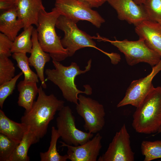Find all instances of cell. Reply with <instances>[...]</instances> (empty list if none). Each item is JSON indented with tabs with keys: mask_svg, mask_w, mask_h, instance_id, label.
<instances>
[{
	"mask_svg": "<svg viewBox=\"0 0 161 161\" xmlns=\"http://www.w3.org/2000/svg\"><path fill=\"white\" fill-rule=\"evenodd\" d=\"M41 86L38 88V96L31 109L25 111L21 118L25 124L39 140L47 133L48 125L56 112L64 106V101L58 99L53 94L47 95Z\"/></svg>",
	"mask_w": 161,
	"mask_h": 161,
	"instance_id": "cell-1",
	"label": "cell"
},
{
	"mask_svg": "<svg viewBox=\"0 0 161 161\" xmlns=\"http://www.w3.org/2000/svg\"><path fill=\"white\" fill-rule=\"evenodd\" d=\"M55 69H48L45 71L47 80H49L57 85L61 91L64 97L67 101L77 104L78 103V95L84 93L87 95L92 93L90 86L86 85L83 86L84 91H81L77 87L75 82L76 77L81 74H84L90 70L92 60L87 62L85 69H80L77 64L72 62L70 65L65 66L60 62L52 60Z\"/></svg>",
	"mask_w": 161,
	"mask_h": 161,
	"instance_id": "cell-2",
	"label": "cell"
},
{
	"mask_svg": "<svg viewBox=\"0 0 161 161\" xmlns=\"http://www.w3.org/2000/svg\"><path fill=\"white\" fill-rule=\"evenodd\" d=\"M61 15L55 7L49 12L45 9L41 10L36 29L38 42L41 48L49 54L52 60L59 62L69 57L67 50L61 44V37L57 35L55 30L57 19Z\"/></svg>",
	"mask_w": 161,
	"mask_h": 161,
	"instance_id": "cell-3",
	"label": "cell"
},
{
	"mask_svg": "<svg viewBox=\"0 0 161 161\" xmlns=\"http://www.w3.org/2000/svg\"><path fill=\"white\" fill-rule=\"evenodd\" d=\"M132 127L145 134L157 133L161 125V86L154 87L133 115Z\"/></svg>",
	"mask_w": 161,
	"mask_h": 161,
	"instance_id": "cell-4",
	"label": "cell"
},
{
	"mask_svg": "<svg viewBox=\"0 0 161 161\" xmlns=\"http://www.w3.org/2000/svg\"><path fill=\"white\" fill-rule=\"evenodd\" d=\"M100 40L109 42L117 47L124 54L127 64L130 66L143 62L153 67L161 59V55L149 48L144 41L140 38L136 41H130L127 39L121 41H111L102 38Z\"/></svg>",
	"mask_w": 161,
	"mask_h": 161,
	"instance_id": "cell-5",
	"label": "cell"
},
{
	"mask_svg": "<svg viewBox=\"0 0 161 161\" xmlns=\"http://www.w3.org/2000/svg\"><path fill=\"white\" fill-rule=\"evenodd\" d=\"M55 27L64 33L61 39L63 47L66 49L69 57L72 56L80 49L86 47H96V44L93 37L79 29L76 23L64 15L58 18Z\"/></svg>",
	"mask_w": 161,
	"mask_h": 161,
	"instance_id": "cell-6",
	"label": "cell"
},
{
	"mask_svg": "<svg viewBox=\"0 0 161 161\" xmlns=\"http://www.w3.org/2000/svg\"><path fill=\"white\" fill-rule=\"evenodd\" d=\"M57 131L63 142L74 146L81 145L93 138L94 134L78 129L71 108L64 106L59 111L56 119Z\"/></svg>",
	"mask_w": 161,
	"mask_h": 161,
	"instance_id": "cell-7",
	"label": "cell"
},
{
	"mask_svg": "<svg viewBox=\"0 0 161 161\" xmlns=\"http://www.w3.org/2000/svg\"><path fill=\"white\" fill-rule=\"evenodd\" d=\"M76 109L83 119V127L86 131L94 134L102 130L105 123V112L102 104L91 98L79 95Z\"/></svg>",
	"mask_w": 161,
	"mask_h": 161,
	"instance_id": "cell-8",
	"label": "cell"
},
{
	"mask_svg": "<svg viewBox=\"0 0 161 161\" xmlns=\"http://www.w3.org/2000/svg\"><path fill=\"white\" fill-rule=\"evenodd\" d=\"M55 6L61 15L76 23L80 21H86L99 28L105 22V19L97 11L78 0H56Z\"/></svg>",
	"mask_w": 161,
	"mask_h": 161,
	"instance_id": "cell-9",
	"label": "cell"
},
{
	"mask_svg": "<svg viewBox=\"0 0 161 161\" xmlns=\"http://www.w3.org/2000/svg\"><path fill=\"white\" fill-rule=\"evenodd\" d=\"M161 71V59L152 67L151 72L146 76L133 81L127 89L124 97L117 105V107L130 105L137 108L154 87L152 81Z\"/></svg>",
	"mask_w": 161,
	"mask_h": 161,
	"instance_id": "cell-10",
	"label": "cell"
},
{
	"mask_svg": "<svg viewBox=\"0 0 161 161\" xmlns=\"http://www.w3.org/2000/svg\"><path fill=\"white\" fill-rule=\"evenodd\" d=\"M130 136L124 124L116 133L106 151L98 161H133L134 153L130 145Z\"/></svg>",
	"mask_w": 161,
	"mask_h": 161,
	"instance_id": "cell-11",
	"label": "cell"
},
{
	"mask_svg": "<svg viewBox=\"0 0 161 161\" xmlns=\"http://www.w3.org/2000/svg\"><path fill=\"white\" fill-rule=\"evenodd\" d=\"M102 136L97 133L93 137L82 145H69L61 141V146L67 148L68 159L71 161H96L102 145Z\"/></svg>",
	"mask_w": 161,
	"mask_h": 161,
	"instance_id": "cell-12",
	"label": "cell"
},
{
	"mask_svg": "<svg viewBox=\"0 0 161 161\" xmlns=\"http://www.w3.org/2000/svg\"><path fill=\"white\" fill-rule=\"evenodd\" d=\"M117 12L119 19L135 26L148 20L143 5L136 4L133 0H107Z\"/></svg>",
	"mask_w": 161,
	"mask_h": 161,
	"instance_id": "cell-13",
	"label": "cell"
},
{
	"mask_svg": "<svg viewBox=\"0 0 161 161\" xmlns=\"http://www.w3.org/2000/svg\"><path fill=\"white\" fill-rule=\"evenodd\" d=\"M136 33L149 48L161 55V28L158 22L145 20L135 26Z\"/></svg>",
	"mask_w": 161,
	"mask_h": 161,
	"instance_id": "cell-14",
	"label": "cell"
},
{
	"mask_svg": "<svg viewBox=\"0 0 161 161\" xmlns=\"http://www.w3.org/2000/svg\"><path fill=\"white\" fill-rule=\"evenodd\" d=\"M18 18L23 21L25 29L30 26L38 25L40 12L45 9L42 0H16Z\"/></svg>",
	"mask_w": 161,
	"mask_h": 161,
	"instance_id": "cell-15",
	"label": "cell"
},
{
	"mask_svg": "<svg viewBox=\"0 0 161 161\" xmlns=\"http://www.w3.org/2000/svg\"><path fill=\"white\" fill-rule=\"evenodd\" d=\"M32 46L31 55L28 58L30 66L35 69L37 74L41 83V86L44 89L47 88L44 75L45 64L49 62L50 56L44 52L41 47L38 40L36 29L34 28L32 35Z\"/></svg>",
	"mask_w": 161,
	"mask_h": 161,
	"instance_id": "cell-16",
	"label": "cell"
},
{
	"mask_svg": "<svg viewBox=\"0 0 161 161\" xmlns=\"http://www.w3.org/2000/svg\"><path fill=\"white\" fill-rule=\"evenodd\" d=\"M24 24L19 19L16 7L2 11L0 15V31L13 41Z\"/></svg>",
	"mask_w": 161,
	"mask_h": 161,
	"instance_id": "cell-17",
	"label": "cell"
},
{
	"mask_svg": "<svg viewBox=\"0 0 161 161\" xmlns=\"http://www.w3.org/2000/svg\"><path fill=\"white\" fill-rule=\"evenodd\" d=\"M28 130L25 124L11 120L0 109V133L20 143Z\"/></svg>",
	"mask_w": 161,
	"mask_h": 161,
	"instance_id": "cell-18",
	"label": "cell"
},
{
	"mask_svg": "<svg viewBox=\"0 0 161 161\" xmlns=\"http://www.w3.org/2000/svg\"><path fill=\"white\" fill-rule=\"evenodd\" d=\"M36 83L24 80L20 81L17 85L19 92L18 104L24 108L25 111H28L31 109L36 95L38 94V88Z\"/></svg>",
	"mask_w": 161,
	"mask_h": 161,
	"instance_id": "cell-19",
	"label": "cell"
},
{
	"mask_svg": "<svg viewBox=\"0 0 161 161\" xmlns=\"http://www.w3.org/2000/svg\"><path fill=\"white\" fill-rule=\"evenodd\" d=\"M39 140L35 135L28 130L11 156L9 161H30L27 154L29 149L32 145Z\"/></svg>",
	"mask_w": 161,
	"mask_h": 161,
	"instance_id": "cell-20",
	"label": "cell"
},
{
	"mask_svg": "<svg viewBox=\"0 0 161 161\" xmlns=\"http://www.w3.org/2000/svg\"><path fill=\"white\" fill-rule=\"evenodd\" d=\"M34 28L32 25L30 26L16 37L13 41L12 53H31L32 46L31 37Z\"/></svg>",
	"mask_w": 161,
	"mask_h": 161,
	"instance_id": "cell-21",
	"label": "cell"
},
{
	"mask_svg": "<svg viewBox=\"0 0 161 161\" xmlns=\"http://www.w3.org/2000/svg\"><path fill=\"white\" fill-rule=\"evenodd\" d=\"M51 139L50 144L47 151L40 152L41 161H66L68 159L67 154L61 155L57 149V143L60 137L57 130L54 126L51 128Z\"/></svg>",
	"mask_w": 161,
	"mask_h": 161,
	"instance_id": "cell-22",
	"label": "cell"
},
{
	"mask_svg": "<svg viewBox=\"0 0 161 161\" xmlns=\"http://www.w3.org/2000/svg\"><path fill=\"white\" fill-rule=\"evenodd\" d=\"M26 53H14L12 55L13 58L17 63V66L21 70L24 75V80L37 83L39 81L38 76L30 67L28 58Z\"/></svg>",
	"mask_w": 161,
	"mask_h": 161,
	"instance_id": "cell-23",
	"label": "cell"
},
{
	"mask_svg": "<svg viewBox=\"0 0 161 161\" xmlns=\"http://www.w3.org/2000/svg\"><path fill=\"white\" fill-rule=\"evenodd\" d=\"M144 161H151L161 158V140L153 141H143L141 145Z\"/></svg>",
	"mask_w": 161,
	"mask_h": 161,
	"instance_id": "cell-24",
	"label": "cell"
},
{
	"mask_svg": "<svg viewBox=\"0 0 161 161\" xmlns=\"http://www.w3.org/2000/svg\"><path fill=\"white\" fill-rule=\"evenodd\" d=\"M19 143L0 133V161H9L11 156Z\"/></svg>",
	"mask_w": 161,
	"mask_h": 161,
	"instance_id": "cell-25",
	"label": "cell"
},
{
	"mask_svg": "<svg viewBox=\"0 0 161 161\" xmlns=\"http://www.w3.org/2000/svg\"><path fill=\"white\" fill-rule=\"evenodd\" d=\"M14 64L8 57H0V85L12 79L15 76Z\"/></svg>",
	"mask_w": 161,
	"mask_h": 161,
	"instance_id": "cell-26",
	"label": "cell"
},
{
	"mask_svg": "<svg viewBox=\"0 0 161 161\" xmlns=\"http://www.w3.org/2000/svg\"><path fill=\"white\" fill-rule=\"evenodd\" d=\"M143 6L148 20L161 22V0H147Z\"/></svg>",
	"mask_w": 161,
	"mask_h": 161,
	"instance_id": "cell-27",
	"label": "cell"
},
{
	"mask_svg": "<svg viewBox=\"0 0 161 161\" xmlns=\"http://www.w3.org/2000/svg\"><path fill=\"white\" fill-rule=\"evenodd\" d=\"M23 74L21 72L10 80L0 85V106L1 109L5 100L13 93L18 80Z\"/></svg>",
	"mask_w": 161,
	"mask_h": 161,
	"instance_id": "cell-28",
	"label": "cell"
},
{
	"mask_svg": "<svg viewBox=\"0 0 161 161\" xmlns=\"http://www.w3.org/2000/svg\"><path fill=\"white\" fill-rule=\"evenodd\" d=\"M13 43L5 35L0 33V57L9 58L11 55Z\"/></svg>",
	"mask_w": 161,
	"mask_h": 161,
	"instance_id": "cell-29",
	"label": "cell"
},
{
	"mask_svg": "<svg viewBox=\"0 0 161 161\" xmlns=\"http://www.w3.org/2000/svg\"><path fill=\"white\" fill-rule=\"evenodd\" d=\"M16 0H0V10L1 11L16 7Z\"/></svg>",
	"mask_w": 161,
	"mask_h": 161,
	"instance_id": "cell-30",
	"label": "cell"
},
{
	"mask_svg": "<svg viewBox=\"0 0 161 161\" xmlns=\"http://www.w3.org/2000/svg\"><path fill=\"white\" fill-rule=\"evenodd\" d=\"M89 6L92 8H98L101 6L107 0H78Z\"/></svg>",
	"mask_w": 161,
	"mask_h": 161,
	"instance_id": "cell-31",
	"label": "cell"
},
{
	"mask_svg": "<svg viewBox=\"0 0 161 161\" xmlns=\"http://www.w3.org/2000/svg\"><path fill=\"white\" fill-rule=\"evenodd\" d=\"M137 4L140 5H143L147 0H133Z\"/></svg>",
	"mask_w": 161,
	"mask_h": 161,
	"instance_id": "cell-32",
	"label": "cell"
},
{
	"mask_svg": "<svg viewBox=\"0 0 161 161\" xmlns=\"http://www.w3.org/2000/svg\"><path fill=\"white\" fill-rule=\"evenodd\" d=\"M161 133V125L160 126L159 129H158V130L157 132V134H158V133Z\"/></svg>",
	"mask_w": 161,
	"mask_h": 161,
	"instance_id": "cell-33",
	"label": "cell"
},
{
	"mask_svg": "<svg viewBox=\"0 0 161 161\" xmlns=\"http://www.w3.org/2000/svg\"><path fill=\"white\" fill-rule=\"evenodd\" d=\"M158 23L160 24V26L161 28V22H158Z\"/></svg>",
	"mask_w": 161,
	"mask_h": 161,
	"instance_id": "cell-34",
	"label": "cell"
}]
</instances>
